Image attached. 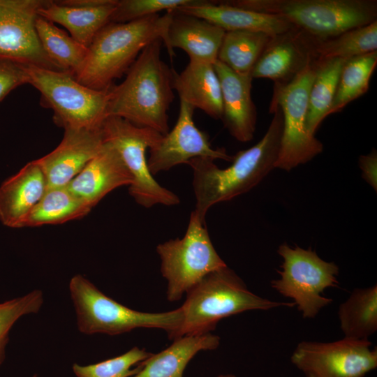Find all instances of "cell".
<instances>
[{
	"label": "cell",
	"instance_id": "1",
	"mask_svg": "<svg viewBox=\"0 0 377 377\" xmlns=\"http://www.w3.org/2000/svg\"><path fill=\"white\" fill-rule=\"evenodd\" d=\"M273 117L263 137L251 147L232 156V164L221 169L214 160L198 157L187 162L193 171L195 198L194 211L205 223V216L215 204L248 192L275 168L283 131L281 109H269Z\"/></svg>",
	"mask_w": 377,
	"mask_h": 377
},
{
	"label": "cell",
	"instance_id": "2",
	"mask_svg": "<svg viewBox=\"0 0 377 377\" xmlns=\"http://www.w3.org/2000/svg\"><path fill=\"white\" fill-rule=\"evenodd\" d=\"M161 40L149 44L126 72L124 80L109 91L108 116L153 129L169 132L168 114L175 98L174 70L161 59Z\"/></svg>",
	"mask_w": 377,
	"mask_h": 377
},
{
	"label": "cell",
	"instance_id": "3",
	"mask_svg": "<svg viewBox=\"0 0 377 377\" xmlns=\"http://www.w3.org/2000/svg\"><path fill=\"white\" fill-rule=\"evenodd\" d=\"M173 10L128 22H109L89 46L75 78L91 89L108 91L113 81L128 71L149 44L161 40L165 45Z\"/></svg>",
	"mask_w": 377,
	"mask_h": 377
},
{
	"label": "cell",
	"instance_id": "4",
	"mask_svg": "<svg viewBox=\"0 0 377 377\" xmlns=\"http://www.w3.org/2000/svg\"><path fill=\"white\" fill-rule=\"evenodd\" d=\"M186 294L180 306L182 322L169 337L172 340L211 332L221 319L246 311L295 306L293 302L272 301L253 293L228 266L209 274Z\"/></svg>",
	"mask_w": 377,
	"mask_h": 377
},
{
	"label": "cell",
	"instance_id": "5",
	"mask_svg": "<svg viewBox=\"0 0 377 377\" xmlns=\"http://www.w3.org/2000/svg\"><path fill=\"white\" fill-rule=\"evenodd\" d=\"M223 3L281 17L310 36L324 40L369 24L377 18L376 0H229Z\"/></svg>",
	"mask_w": 377,
	"mask_h": 377
},
{
	"label": "cell",
	"instance_id": "6",
	"mask_svg": "<svg viewBox=\"0 0 377 377\" xmlns=\"http://www.w3.org/2000/svg\"><path fill=\"white\" fill-rule=\"evenodd\" d=\"M68 289L77 328L84 334L118 335L137 328H156L169 337L182 322L180 307L161 313L138 311L108 297L81 274L71 279Z\"/></svg>",
	"mask_w": 377,
	"mask_h": 377
},
{
	"label": "cell",
	"instance_id": "7",
	"mask_svg": "<svg viewBox=\"0 0 377 377\" xmlns=\"http://www.w3.org/2000/svg\"><path fill=\"white\" fill-rule=\"evenodd\" d=\"M28 83L41 95V103L54 112V122L64 129L96 130L108 116V91L80 83L68 72L24 65Z\"/></svg>",
	"mask_w": 377,
	"mask_h": 377
},
{
	"label": "cell",
	"instance_id": "8",
	"mask_svg": "<svg viewBox=\"0 0 377 377\" xmlns=\"http://www.w3.org/2000/svg\"><path fill=\"white\" fill-rule=\"evenodd\" d=\"M318 61L309 62L286 84H274L269 109L279 107L283 116V131L275 168L290 171L304 164L323 150L322 142L306 127L310 88Z\"/></svg>",
	"mask_w": 377,
	"mask_h": 377
},
{
	"label": "cell",
	"instance_id": "9",
	"mask_svg": "<svg viewBox=\"0 0 377 377\" xmlns=\"http://www.w3.org/2000/svg\"><path fill=\"white\" fill-rule=\"evenodd\" d=\"M156 252L170 302L179 300L207 275L227 266L212 244L206 223L194 210L184 236L158 244Z\"/></svg>",
	"mask_w": 377,
	"mask_h": 377
},
{
	"label": "cell",
	"instance_id": "10",
	"mask_svg": "<svg viewBox=\"0 0 377 377\" xmlns=\"http://www.w3.org/2000/svg\"><path fill=\"white\" fill-rule=\"evenodd\" d=\"M282 258L280 277L271 286L280 295L291 299L304 318H314L320 310L332 302L324 290L338 285L339 267L321 259L315 251L286 243L277 250Z\"/></svg>",
	"mask_w": 377,
	"mask_h": 377
},
{
	"label": "cell",
	"instance_id": "11",
	"mask_svg": "<svg viewBox=\"0 0 377 377\" xmlns=\"http://www.w3.org/2000/svg\"><path fill=\"white\" fill-rule=\"evenodd\" d=\"M102 131L104 140L117 151L132 176L128 191L138 205L149 208L156 205L173 206L180 202L175 193L154 179L148 167L146 150L155 147L161 140L162 134L114 116L106 118Z\"/></svg>",
	"mask_w": 377,
	"mask_h": 377
},
{
	"label": "cell",
	"instance_id": "12",
	"mask_svg": "<svg viewBox=\"0 0 377 377\" xmlns=\"http://www.w3.org/2000/svg\"><path fill=\"white\" fill-rule=\"evenodd\" d=\"M369 340L343 338L323 343L303 341L291 356L304 377H364L377 367V349Z\"/></svg>",
	"mask_w": 377,
	"mask_h": 377
},
{
	"label": "cell",
	"instance_id": "13",
	"mask_svg": "<svg viewBox=\"0 0 377 377\" xmlns=\"http://www.w3.org/2000/svg\"><path fill=\"white\" fill-rule=\"evenodd\" d=\"M45 1L0 0V59L61 71L47 55L36 21Z\"/></svg>",
	"mask_w": 377,
	"mask_h": 377
},
{
	"label": "cell",
	"instance_id": "14",
	"mask_svg": "<svg viewBox=\"0 0 377 377\" xmlns=\"http://www.w3.org/2000/svg\"><path fill=\"white\" fill-rule=\"evenodd\" d=\"M194 110L193 107L180 101L179 115L173 128L149 149L147 164L152 175L187 163L194 158L232 161V156L224 148L212 147L206 133L197 128L193 117Z\"/></svg>",
	"mask_w": 377,
	"mask_h": 377
},
{
	"label": "cell",
	"instance_id": "15",
	"mask_svg": "<svg viewBox=\"0 0 377 377\" xmlns=\"http://www.w3.org/2000/svg\"><path fill=\"white\" fill-rule=\"evenodd\" d=\"M318 40L295 27L273 36L252 71L253 79L267 78L274 84L290 82L316 59Z\"/></svg>",
	"mask_w": 377,
	"mask_h": 377
},
{
	"label": "cell",
	"instance_id": "16",
	"mask_svg": "<svg viewBox=\"0 0 377 377\" xmlns=\"http://www.w3.org/2000/svg\"><path fill=\"white\" fill-rule=\"evenodd\" d=\"M103 144L102 128L64 129L59 145L36 160L45 175L47 188L67 186L101 151Z\"/></svg>",
	"mask_w": 377,
	"mask_h": 377
},
{
	"label": "cell",
	"instance_id": "17",
	"mask_svg": "<svg viewBox=\"0 0 377 377\" xmlns=\"http://www.w3.org/2000/svg\"><path fill=\"white\" fill-rule=\"evenodd\" d=\"M118 0L45 1L38 15L64 27L75 40L89 47L99 31L110 22Z\"/></svg>",
	"mask_w": 377,
	"mask_h": 377
},
{
	"label": "cell",
	"instance_id": "18",
	"mask_svg": "<svg viewBox=\"0 0 377 377\" xmlns=\"http://www.w3.org/2000/svg\"><path fill=\"white\" fill-rule=\"evenodd\" d=\"M219 77L223 102L221 120L237 140H251L256 130L257 111L252 100L251 75H240L219 60L214 64Z\"/></svg>",
	"mask_w": 377,
	"mask_h": 377
},
{
	"label": "cell",
	"instance_id": "19",
	"mask_svg": "<svg viewBox=\"0 0 377 377\" xmlns=\"http://www.w3.org/2000/svg\"><path fill=\"white\" fill-rule=\"evenodd\" d=\"M132 182V176L117 151L104 140L101 151L67 186L94 207L110 192L130 186Z\"/></svg>",
	"mask_w": 377,
	"mask_h": 377
},
{
	"label": "cell",
	"instance_id": "20",
	"mask_svg": "<svg viewBox=\"0 0 377 377\" xmlns=\"http://www.w3.org/2000/svg\"><path fill=\"white\" fill-rule=\"evenodd\" d=\"M226 31L202 18L185 14L177 9L172 11L165 47L170 58L175 48L184 50L189 61L214 64Z\"/></svg>",
	"mask_w": 377,
	"mask_h": 377
},
{
	"label": "cell",
	"instance_id": "21",
	"mask_svg": "<svg viewBox=\"0 0 377 377\" xmlns=\"http://www.w3.org/2000/svg\"><path fill=\"white\" fill-rule=\"evenodd\" d=\"M47 189L45 175L36 160L27 163L0 186V221L9 228H23Z\"/></svg>",
	"mask_w": 377,
	"mask_h": 377
},
{
	"label": "cell",
	"instance_id": "22",
	"mask_svg": "<svg viewBox=\"0 0 377 377\" xmlns=\"http://www.w3.org/2000/svg\"><path fill=\"white\" fill-rule=\"evenodd\" d=\"M177 10L206 20L226 31L251 30L275 36L294 28L279 17L235 7L222 1L200 0Z\"/></svg>",
	"mask_w": 377,
	"mask_h": 377
},
{
	"label": "cell",
	"instance_id": "23",
	"mask_svg": "<svg viewBox=\"0 0 377 377\" xmlns=\"http://www.w3.org/2000/svg\"><path fill=\"white\" fill-rule=\"evenodd\" d=\"M172 87L180 101L215 119H221L222 92L214 64L189 61L181 73L174 71Z\"/></svg>",
	"mask_w": 377,
	"mask_h": 377
},
{
	"label": "cell",
	"instance_id": "24",
	"mask_svg": "<svg viewBox=\"0 0 377 377\" xmlns=\"http://www.w3.org/2000/svg\"><path fill=\"white\" fill-rule=\"evenodd\" d=\"M219 343V337L211 332L175 339L169 347L140 362V370L131 377H183L187 364L198 352L214 350Z\"/></svg>",
	"mask_w": 377,
	"mask_h": 377
},
{
	"label": "cell",
	"instance_id": "25",
	"mask_svg": "<svg viewBox=\"0 0 377 377\" xmlns=\"http://www.w3.org/2000/svg\"><path fill=\"white\" fill-rule=\"evenodd\" d=\"M344 337L369 340L377 330V286L355 288L338 310Z\"/></svg>",
	"mask_w": 377,
	"mask_h": 377
},
{
	"label": "cell",
	"instance_id": "26",
	"mask_svg": "<svg viewBox=\"0 0 377 377\" xmlns=\"http://www.w3.org/2000/svg\"><path fill=\"white\" fill-rule=\"evenodd\" d=\"M92 208L67 186L47 188L28 216L24 227L64 223L86 216Z\"/></svg>",
	"mask_w": 377,
	"mask_h": 377
},
{
	"label": "cell",
	"instance_id": "27",
	"mask_svg": "<svg viewBox=\"0 0 377 377\" xmlns=\"http://www.w3.org/2000/svg\"><path fill=\"white\" fill-rule=\"evenodd\" d=\"M273 36L262 31H226L217 60L235 73L251 75L252 71Z\"/></svg>",
	"mask_w": 377,
	"mask_h": 377
},
{
	"label": "cell",
	"instance_id": "28",
	"mask_svg": "<svg viewBox=\"0 0 377 377\" xmlns=\"http://www.w3.org/2000/svg\"><path fill=\"white\" fill-rule=\"evenodd\" d=\"M349 59L318 60L314 80L310 88L306 117L309 132L315 133L327 117L337 89L342 68Z\"/></svg>",
	"mask_w": 377,
	"mask_h": 377
},
{
	"label": "cell",
	"instance_id": "29",
	"mask_svg": "<svg viewBox=\"0 0 377 377\" xmlns=\"http://www.w3.org/2000/svg\"><path fill=\"white\" fill-rule=\"evenodd\" d=\"M36 29L40 44L49 58L61 71L75 76L84 61L88 48L39 15L36 21Z\"/></svg>",
	"mask_w": 377,
	"mask_h": 377
},
{
	"label": "cell",
	"instance_id": "30",
	"mask_svg": "<svg viewBox=\"0 0 377 377\" xmlns=\"http://www.w3.org/2000/svg\"><path fill=\"white\" fill-rule=\"evenodd\" d=\"M377 64V51L350 58L345 63L327 116L341 112L349 103L369 89Z\"/></svg>",
	"mask_w": 377,
	"mask_h": 377
},
{
	"label": "cell",
	"instance_id": "31",
	"mask_svg": "<svg viewBox=\"0 0 377 377\" xmlns=\"http://www.w3.org/2000/svg\"><path fill=\"white\" fill-rule=\"evenodd\" d=\"M374 51H377V20L333 38L318 40L316 57L318 60L350 59Z\"/></svg>",
	"mask_w": 377,
	"mask_h": 377
},
{
	"label": "cell",
	"instance_id": "32",
	"mask_svg": "<svg viewBox=\"0 0 377 377\" xmlns=\"http://www.w3.org/2000/svg\"><path fill=\"white\" fill-rule=\"evenodd\" d=\"M152 354L135 346L121 355L98 363H74L72 369L76 377H131L140 370V363Z\"/></svg>",
	"mask_w": 377,
	"mask_h": 377
},
{
	"label": "cell",
	"instance_id": "33",
	"mask_svg": "<svg viewBox=\"0 0 377 377\" xmlns=\"http://www.w3.org/2000/svg\"><path fill=\"white\" fill-rule=\"evenodd\" d=\"M43 302V293L38 289L0 302V366L6 358V348L13 326L24 316L37 313Z\"/></svg>",
	"mask_w": 377,
	"mask_h": 377
},
{
	"label": "cell",
	"instance_id": "34",
	"mask_svg": "<svg viewBox=\"0 0 377 377\" xmlns=\"http://www.w3.org/2000/svg\"><path fill=\"white\" fill-rule=\"evenodd\" d=\"M199 1L200 0H118L110 22H128L158 14L163 10L167 12L195 4Z\"/></svg>",
	"mask_w": 377,
	"mask_h": 377
},
{
	"label": "cell",
	"instance_id": "35",
	"mask_svg": "<svg viewBox=\"0 0 377 377\" xmlns=\"http://www.w3.org/2000/svg\"><path fill=\"white\" fill-rule=\"evenodd\" d=\"M24 65L6 59H0V101L18 86L28 83Z\"/></svg>",
	"mask_w": 377,
	"mask_h": 377
},
{
	"label": "cell",
	"instance_id": "36",
	"mask_svg": "<svg viewBox=\"0 0 377 377\" xmlns=\"http://www.w3.org/2000/svg\"><path fill=\"white\" fill-rule=\"evenodd\" d=\"M362 177L376 191L377 189V152L373 149L366 155H361L358 160Z\"/></svg>",
	"mask_w": 377,
	"mask_h": 377
},
{
	"label": "cell",
	"instance_id": "37",
	"mask_svg": "<svg viewBox=\"0 0 377 377\" xmlns=\"http://www.w3.org/2000/svg\"><path fill=\"white\" fill-rule=\"evenodd\" d=\"M217 377H237V376L232 374H223L219 375Z\"/></svg>",
	"mask_w": 377,
	"mask_h": 377
}]
</instances>
